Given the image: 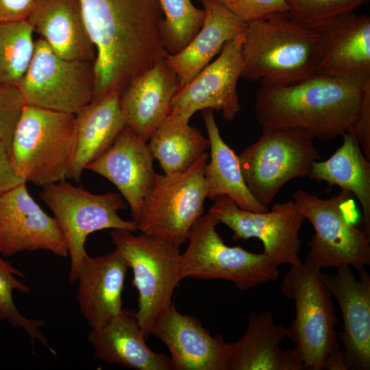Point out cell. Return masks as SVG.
<instances>
[{
  "label": "cell",
  "instance_id": "6da1fadb",
  "mask_svg": "<svg viewBox=\"0 0 370 370\" xmlns=\"http://www.w3.org/2000/svg\"><path fill=\"white\" fill-rule=\"evenodd\" d=\"M96 49L95 96L120 92L168 53L159 0H78Z\"/></svg>",
  "mask_w": 370,
  "mask_h": 370
},
{
  "label": "cell",
  "instance_id": "7a4b0ae2",
  "mask_svg": "<svg viewBox=\"0 0 370 370\" xmlns=\"http://www.w3.org/2000/svg\"><path fill=\"white\" fill-rule=\"evenodd\" d=\"M364 87L317 73L284 86H261L256 116L262 129L295 130L314 139L331 140L352 132Z\"/></svg>",
  "mask_w": 370,
  "mask_h": 370
},
{
  "label": "cell",
  "instance_id": "3957f363",
  "mask_svg": "<svg viewBox=\"0 0 370 370\" xmlns=\"http://www.w3.org/2000/svg\"><path fill=\"white\" fill-rule=\"evenodd\" d=\"M295 304L287 338L308 370H346L338 340V323L332 295L321 269L306 262L291 266L280 286Z\"/></svg>",
  "mask_w": 370,
  "mask_h": 370
},
{
  "label": "cell",
  "instance_id": "277c9868",
  "mask_svg": "<svg viewBox=\"0 0 370 370\" xmlns=\"http://www.w3.org/2000/svg\"><path fill=\"white\" fill-rule=\"evenodd\" d=\"M317 29L294 20L287 12L247 24L242 46L241 77L261 86L291 84L314 74Z\"/></svg>",
  "mask_w": 370,
  "mask_h": 370
},
{
  "label": "cell",
  "instance_id": "5b68a950",
  "mask_svg": "<svg viewBox=\"0 0 370 370\" xmlns=\"http://www.w3.org/2000/svg\"><path fill=\"white\" fill-rule=\"evenodd\" d=\"M76 116L25 105L15 127L10 160L25 182L45 186L64 180L74 155Z\"/></svg>",
  "mask_w": 370,
  "mask_h": 370
},
{
  "label": "cell",
  "instance_id": "8992f818",
  "mask_svg": "<svg viewBox=\"0 0 370 370\" xmlns=\"http://www.w3.org/2000/svg\"><path fill=\"white\" fill-rule=\"evenodd\" d=\"M293 199L314 230L305 262L320 269L347 265L358 271L370 264V236L356 226L358 212L350 192L321 199L299 189Z\"/></svg>",
  "mask_w": 370,
  "mask_h": 370
},
{
  "label": "cell",
  "instance_id": "52a82bcc",
  "mask_svg": "<svg viewBox=\"0 0 370 370\" xmlns=\"http://www.w3.org/2000/svg\"><path fill=\"white\" fill-rule=\"evenodd\" d=\"M125 230H112V241L133 272L132 284L138 293L136 312L147 339L160 315L173 303L174 291L182 280L181 252L158 236Z\"/></svg>",
  "mask_w": 370,
  "mask_h": 370
},
{
  "label": "cell",
  "instance_id": "ba28073f",
  "mask_svg": "<svg viewBox=\"0 0 370 370\" xmlns=\"http://www.w3.org/2000/svg\"><path fill=\"white\" fill-rule=\"evenodd\" d=\"M40 197L53 214L64 237L70 258L68 280L77 281L82 262L87 254L85 243L92 233L106 229L138 231L133 221L124 220L118 212L126 208L121 194L92 193L62 180L42 187Z\"/></svg>",
  "mask_w": 370,
  "mask_h": 370
},
{
  "label": "cell",
  "instance_id": "9c48e42d",
  "mask_svg": "<svg viewBox=\"0 0 370 370\" xmlns=\"http://www.w3.org/2000/svg\"><path fill=\"white\" fill-rule=\"evenodd\" d=\"M219 223L208 212L193 225L187 248L181 254L182 280H224L245 291L278 279V267L262 253L225 245L216 230Z\"/></svg>",
  "mask_w": 370,
  "mask_h": 370
},
{
  "label": "cell",
  "instance_id": "30bf717a",
  "mask_svg": "<svg viewBox=\"0 0 370 370\" xmlns=\"http://www.w3.org/2000/svg\"><path fill=\"white\" fill-rule=\"evenodd\" d=\"M208 159L206 151L184 172L156 174L143 199L138 230L180 247L187 241L192 227L204 214Z\"/></svg>",
  "mask_w": 370,
  "mask_h": 370
},
{
  "label": "cell",
  "instance_id": "8fae6325",
  "mask_svg": "<svg viewBox=\"0 0 370 370\" xmlns=\"http://www.w3.org/2000/svg\"><path fill=\"white\" fill-rule=\"evenodd\" d=\"M260 138L238 156L245 182L255 199L268 208L291 180L309 177L320 155L314 138L291 129L262 128Z\"/></svg>",
  "mask_w": 370,
  "mask_h": 370
},
{
  "label": "cell",
  "instance_id": "7c38bea8",
  "mask_svg": "<svg viewBox=\"0 0 370 370\" xmlns=\"http://www.w3.org/2000/svg\"><path fill=\"white\" fill-rule=\"evenodd\" d=\"M17 87L25 105L76 115L94 99V62L62 58L39 38Z\"/></svg>",
  "mask_w": 370,
  "mask_h": 370
},
{
  "label": "cell",
  "instance_id": "4fadbf2b",
  "mask_svg": "<svg viewBox=\"0 0 370 370\" xmlns=\"http://www.w3.org/2000/svg\"><path fill=\"white\" fill-rule=\"evenodd\" d=\"M208 213L233 231V241L259 239L263 244L262 254L278 267L302 262L299 234L305 218L294 201L255 212L240 208L229 197L222 195L214 199Z\"/></svg>",
  "mask_w": 370,
  "mask_h": 370
},
{
  "label": "cell",
  "instance_id": "5bb4252c",
  "mask_svg": "<svg viewBox=\"0 0 370 370\" xmlns=\"http://www.w3.org/2000/svg\"><path fill=\"white\" fill-rule=\"evenodd\" d=\"M244 33L227 42L212 62L188 83L179 86L169 115L189 121L195 112L211 109L221 112L226 121L234 119L241 109L236 86L243 69Z\"/></svg>",
  "mask_w": 370,
  "mask_h": 370
},
{
  "label": "cell",
  "instance_id": "9a60e30c",
  "mask_svg": "<svg viewBox=\"0 0 370 370\" xmlns=\"http://www.w3.org/2000/svg\"><path fill=\"white\" fill-rule=\"evenodd\" d=\"M39 250L69 256L56 219L41 208L23 182L0 194V254L11 256Z\"/></svg>",
  "mask_w": 370,
  "mask_h": 370
},
{
  "label": "cell",
  "instance_id": "2e32d148",
  "mask_svg": "<svg viewBox=\"0 0 370 370\" xmlns=\"http://www.w3.org/2000/svg\"><path fill=\"white\" fill-rule=\"evenodd\" d=\"M314 73L362 86L370 82V17L354 11L317 29Z\"/></svg>",
  "mask_w": 370,
  "mask_h": 370
},
{
  "label": "cell",
  "instance_id": "e0dca14e",
  "mask_svg": "<svg viewBox=\"0 0 370 370\" xmlns=\"http://www.w3.org/2000/svg\"><path fill=\"white\" fill-rule=\"evenodd\" d=\"M323 280L341 309L343 328L338 332L346 370L370 369V275L365 267L358 270L339 267Z\"/></svg>",
  "mask_w": 370,
  "mask_h": 370
},
{
  "label": "cell",
  "instance_id": "ac0fdd59",
  "mask_svg": "<svg viewBox=\"0 0 370 370\" xmlns=\"http://www.w3.org/2000/svg\"><path fill=\"white\" fill-rule=\"evenodd\" d=\"M168 348L174 370H227L230 343L212 336L194 316L180 313L172 304L151 330Z\"/></svg>",
  "mask_w": 370,
  "mask_h": 370
},
{
  "label": "cell",
  "instance_id": "d6986e66",
  "mask_svg": "<svg viewBox=\"0 0 370 370\" xmlns=\"http://www.w3.org/2000/svg\"><path fill=\"white\" fill-rule=\"evenodd\" d=\"M153 160L147 142L125 126L112 145L85 169L103 176L117 188L136 223L156 174Z\"/></svg>",
  "mask_w": 370,
  "mask_h": 370
},
{
  "label": "cell",
  "instance_id": "ffe728a7",
  "mask_svg": "<svg viewBox=\"0 0 370 370\" xmlns=\"http://www.w3.org/2000/svg\"><path fill=\"white\" fill-rule=\"evenodd\" d=\"M127 262L116 249L105 255L84 258L76 282L77 301L90 329H95L123 311L122 292Z\"/></svg>",
  "mask_w": 370,
  "mask_h": 370
},
{
  "label": "cell",
  "instance_id": "44dd1931",
  "mask_svg": "<svg viewBox=\"0 0 370 370\" xmlns=\"http://www.w3.org/2000/svg\"><path fill=\"white\" fill-rule=\"evenodd\" d=\"M179 86L177 77L165 59L134 78L120 95L126 126L148 142L168 116Z\"/></svg>",
  "mask_w": 370,
  "mask_h": 370
},
{
  "label": "cell",
  "instance_id": "7402d4cb",
  "mask_svg": "<svg viewBox=\"0 0 370 370\" xmlns=\"http://www.w3.org/2000/svg\"><path fill=\"white\" fill-rule=\"evenodd\" d=\"M287 328L275 322L273 312H251L243 335L230 343L227 370H304L303 361L293 347L283 349Z\"/></svg>",
  "mask_w": 370,
  "mask_h": 370
},
{
  "label": "cell",
  "instance_id": "603a6c76",
  "mask_svg": "<svg viewBox=\"0 0 370 370\" xmlns=\"http://www.w3.org/2000/svg\"><path fill=\"white\" fill-rule=\"evenodd\" d=\"M146 339L136 312L124 309L88 334L95 356L104 362L136 370H174L171 357L152 351Z\"/></svg>",
  "mask_w": 370,
  "mask_h": 370
},
{
  "label": "cell",
  "instance_id": "cb8c5ba5",
  "mask_svg": "<svg viewBox=\"0 0 370 370\" xmlns=\"http://www.w3.org/2000/svg\"><path fill=\"white\" fill-rule=\"evenodd\" d=\"M27 20L61 58L95 61L96 49L78 0H38Z\"/></svg>",
  "mask_w": 370,
  "mask_h": 370
},
{
  "label": "cell",
  "instance_id": "d4e9b609",
  "mask_svg": "<svg viewBox=\"0 0 370 370\" xmlns=\"http://www.w3.org/2000/svg\"><path fill=\"white\" fill-rule=\"evenodd\" d=\"M201 2L206 14L201 28L183 50L165 58L180 86L192 80L227 42L243 34L247 27V23L215 1Z\"/></svg>",
  "mask_w": 370,
  "mask_h": 370
},
{
  "label": "cell",
  "instance_id": "484cf974",
  "mask_svg": "<svg viewBox=\"0 0 370 370\" xmlns=\"http://www.w3.org/2000/svg\"><path fill=\"white\" fill-rule=\"evenodd\" d=\"M120 92L92 101L76 116V143L67 178L79 182L87 164L103 154L126 126Z\"/></svg>",
  "mask_w": 370,
  "mask_h": 370
},
{
  "label": "cell",
  "instance_id": "4316f807",
  "mask_svg": "<svg viewBox=\"0 0 370 370\" xmlns=\"http://www.w3.org/2000/svg\"><path fill=\"white\" fill-rule=\"evenodd\" d=\"M202 116L210 149V162H207L204 173L207 198L214 199L225 195L243 210L255 212L268 211L269 209L258 203L249 190L238 156L221 138L213 110H204Z\"/></svg>",
  "mask_w": 370,
  "mask_h": 370
},
{
  "label": "cell",
  "instance_id": "83f0119b",
  "mask_svg": "<svg viewBox=\"0 0 370 370\" xmlns=\"http://www.w3.org/2000/svg\"><path fill=\"white\" fill-rule=\"evenodd\" d=\"M338 149L326 160L313 163L309 177L350 192L362 209V230L370 236V162L355 135L348 132Z\"/></svg>",
  "mask_w": 370,
  "mask_h": 370
},
{
  "label": "cell",
  "instance_id": "f1b7e54d",
  "mask_svg": "<svg viewBox=\"0 0 370 370\" xmlns=\"http://www.w3.org/2000/svg\"><path fill=\"white\" fill-rule=\"evenodd\" d=\"M188 120L168 115L153 132L148 145L164 174L182 173L210 149V141Z\"/></svg>",
  "mask_w": 370,
  "mask_h": 370
},
{
  "label": "cell",
  "instance_id": "f546056e",
  "mask_svg": "<svg viewBox=\"0 0 370 370\" xmlns=\"http://www.w3.org/2000/svg\"><path fill=\"white\" fill-rule=\"evenodd\" d=\"M34 31L25 20L0 22V83L18 86L33 56Z\"/></svg>",
  "mask_w": 370,
  "mask_h": 370
},
{
  "label": "cell",
  "instance_id": "4dcf8cb0",
  "mask_svg": "<svg viewBox=\"0 0 370 370\" xmlns=\"http://www.w3.org/2000/svg\"><path fill=\"white\" fill-rule=\"evenodd\" d=\"M163 18L160 26L162 43L168 55L183 50L201 28L204 9L196 8L191 0H159Z\"/></svg>",
  "mask_w": 370,
  "mask_h": 370
},
{
  "label": "cell",
  "instance_id": "1f68e13d",
  "mask_svg": "<svg viewBox=\"0 0 370 370\" xmlns=\"http://www.w3.org/2000/svg\"><path fill=\"white\" fill-rule=\"evenodd\" d=\"M16 277L24 278L25 275L2 258L0 254V319L6 321L13 327L23 329L33 343L36 340L38 341L52 354L56 355V350L41 331L45 323L40 319L24 317L16 308L12 299L13 291L22 293L31 291L29 286L18 280Z\"/></svg>",
  "mask_w": 370,
  "mask_h": 370
},
{
  "label": "cell",
  "instance_id": "d6a6232c",
  "mask_svg": "<svg viewBox=\"0 0 370 370\" xmlns=\"http://www.w3.org/2000/svg\"><path fill=\"white\" fill-rule=\"evenodd\" d=\"M370 0H284L296 21L317 29L336 17L367 4Z\"/></svg>",
  "mask_w": 370,
  "mask_h": 370
},
{
  "label": "cell",
  "instance_id": "836d02e7",
  "mask_svg": "<svg viewBox=\"0 0 370 370\" xmlns=\"http://www.w3.org/2000/svg\"><path fill=\"white\" fill-rule=\"evenodd\" d=\"M25 106L18 87L0 83V144L8 154L15 127Z\"/></svg>",
  "mask_w": 370,
  "mask_h": 370
},
{
  "label": "cell",
  "instance_id": "e575fe53",
  "mask_svg": "<svg viewBox=\"0 0 370 370\" xmlns=\"http://www.w3.org/2000/svg\"><path fill=\"white\" fill-rule=\"evenodd\" d=\"M249 24L271 14L287 12L284 0H213Z\"/></svg>",
  "mask_w": 370,
  "mask_h": 370
},
{
  "label": "cell",
  "instance_id": "d590c367",
  "mask_svg": "<svg viewBox=\"0 0 370 370\" xmlns=\"http://www.w3.org/2000/svg\"><path fill=\"white\" fill-rule=\"evenodd\" d=\"M352 132L358 140L365 156L370 160V82L365 85L360 110Z\"/></svg>",
  "mask_w": 370,
  "mask_h": 370
},
{
  "label": "cell",
  "instance_id": "8d00e7d4",
  "mask_svg": "<svg viewBox=\"0 0 370 370\" xmlns=\"http://www.w3.org/2000/svg\"><path fill=\"white\" fill-rule=\"evenodd\" d=\"M38 0H0V22L25 20Z\"/></svg>",
  "mask_w": 370,
  "mask_h": 370
},
{
  "label": "cell",
  "instance_id": "74e56055",
  "mask_svg": "<svg viewBox=\"0 0 370 370\" xmlns=\"http://www.w3.org/2000/svg\"><path fill=\"white\" fill-rule=\"evenodd\" d=\"M25 182L13 169L6 149L0 144V194Z\"/></svg>",
  "mask_w": 370,
  "mask_h": 370
},
{
  "label": "cell",
  "instance_id": "f35d334b",
  "mask_svg": "<svg viewBox=\"0 0 370 370\" xmlns=\"http://www.w3.org/2000/svg\"><path fill=\"white\" fill-rule=\"evenodd\" d=\"M199 1H201L202 0H199Z\"/></svg>",
  "mask_w": 370,
  "mask_h": 370
}]
</instances>
